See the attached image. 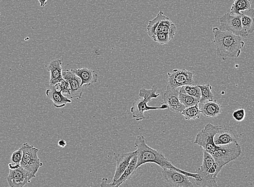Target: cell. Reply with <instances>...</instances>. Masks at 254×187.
Listing matches in <instances>:
<instances>
[{"label": "cell", "mask_w": 254, "mask_h": 187, "mask_svg": "<svg viewBox=\"0 0 254 187\" xmlns=\"http://www.w3.org/2000/svg\"><path fill=\"white\" fill-rule=\"evenodd\" d=\"M201 90V97L199 104L209 100H214V95L212 93V86L209 84L198 85Z\"/></svg>", "instance_id": "26"}, {"label": "cell", "mask_w": 254, "mask_h": 187, "mask_svg": "<svg viewBox=\"0 0 254 187\" xmlns=\"http://www.w3.org/2000/svg\"><path fill=\"white\" fill-rule=\"evenodd\" d=\"M164 16L165 15L164 13L160 11L159 14H157L155 18L149 21V24H148V25L147 27V33L148 36L151 37L152 40H154L155 37L156 29L158 26H159L162 19Z\"/></svg>", "instance_id": "23"}, {"label": "cell", "mask_w": 254, "mask_h": 187, "mask_svg": "<svg viewBox=\"0 0 254 187\" xmlns=\"http://www.w3.org/2000/svg\"><path fill=\"white\" fill-rule=\"evenodd\" d=\"M22 151L21 148H19L18 150L14 151L12 153V155L11 157V162L20 164L22 159Z\"/></svg>", "instance_id": "33"}, {"label": "cell", "mask_w": 254, "mask_h": 187, "mask_svg": "<svg viewBox=\"0 0 254 187\" xmlns=\"http://www.w3.org/2000/svg\"><path fill=\"white\" fill-rule=\"evenodd\" d=\"M168 85L171 88L177 89L183 86L195 84L194 73L185 69H174L171 73H168Z\"/></svg>", "instance_id": "7"}, {"label": "cell", "mask_w": 254, "mask_h": 187, "mask_svg": "<svg viewBox=\"0 0 254 187\" xmlns=\"http://www.w3.org/2000/svg\"><path fill=\"white\" fill-rule=\"evenodd\" d=\"M135 147L137 148L135 151L137 156V169L147 163H154L161 167L162 169L174 170L194 179H196L198 176L197 173H191L174 166L168 160L162 153L148 146L145 138L142 135L137 136L135 141Z\"/></svg>", "instance_id": "1"}, {"label": "cell", "mask_w": 254, "mask_h": 187, "mask_svg": "<svg viewBox=\"0 0 254 187\" xmlns=\"http://www.w3.org/2000/svg\"><path fill=\"white\" fill-rule=\"evenodd\" d=\"M179 92L188 94L200 100L201 99V90L198 85H187L181 86V87L180 88Z\"/></svg>", "instance_id": "27"}, {"label": "cell", "mask_w": 254, "mask_h": 187, "mask_svg": "<svg viewBox=\"0 0 254 187\" xmlns=\"http://www.w3.org/2000/svg\"><path fill=\"white\" fill-rule=\"evenodd\" d=\"M43 166V163L41 161L40 158L33 159L28 163L24 167V169L32 172L34 174H36L40 167Z\"/></svg>", "instance_id": "29"}, {"label": "cell", "mask_w": 254, "mask_h": 187, "mask_svg": "<svg viewBox=\"0 0 254 187\" xmlns=\"http://www.w3.org/2000/svg\"><path fill=\"white\" fill-rule=\"evenodd\" d=\"M176 27L174 25V23H172L169 27V32H168V33H169L170 41L172 39H173V38L174 37L176 33Z\"/></svg>", "instance_id": "34"}, {"label": "cell", "mask_w": 254, "mask_h": 187, "mask_svg": "<svg viewBox=\"0 0 254 187\" xmlns=\"http://www.w3.org/2000/svg\"><path fill=\"white\" fill-rule=\"evenodd\" d=\"M168 107L164 103H162L160 107H152L148 105L145 100L142 97H138L134 100L132 107L131 109L133 118L136 119L137 121H141L145 118L144 113L150 110L165 109Z\"/></svg>", "instance_id": "11"}, {"label": "cell", "mask_w": 254, "mask_h": 187, "mask_svg": "<svg viewBox=\"0 0 254 187\" xmlns=\"http://www.w3.org/2000/svg\"><path fill=\"white\" fill-rule=\"evenodd\" d=\"M48 71L50 73V85L54 86L59 83V80L63 78L62 76V61L59 59L53 60L51 62Z\"/></svg>", "instance_id": "17"}, {"label": "cell", "mask_w": 254, "mask_h": 187, "mask_svg": "<svg viewBox=\"0 0 254 187\" xmlns=\"http://www.w3.org/2000/svg\"><path fill=\"white\" fill-rule=\"evenodd\" d=\"M233 118L236 121L241 122L243 121L246 117L245 109H239L235 111L232 114Z\"/></svg>", "instance_id": "31"}, {"label": "cell", "mask_w": 254, "mask_h": 187, "mask_svg": "<svg viewBox=\"0 0 254 187\" xmlns=\"http://www.w3.org/2000/svg\"><path fill=\"white\" fill-rule=\"evenodd\" d=\"M22 151V159L20 163L21 167H25L29 162L33 159L39 158V149L28 143H23L21 147Z\"/></svg>", "instance_id": "20"}, {"label": "cell", "mask_w": 254, "mask_h": 187, "mask_svg": "<svg viewBox=\"0 0 254 187\" xmlns=\"http://www.w3.org/2000/svg\"><path fill=\"white\" fill-rule=\"evenodd\" d=\"M241 153V147L238 142H234L226 145L217 146L216 150L210 155L220 169H222L229 163L237 159Z\"/></svg>", "instance_id": "4"}, {"label": "cell", "mask_w": 254, "mask_h": 187, "mask_svg": "<svg viewBox=\"0 0 254 187\" xmlns=\"http://www.w3.org/2000/svg\"><path fill=\"white\" fill-rule=\"evenodd\" d=\"M214 143L217 146L230 144L238 142V136L236 129L230 126H221L220 130L214 137Z\"/></svg>", "instance_id": "12"}, {"label": "cell", "mask_w": 254, "mask_h": 187, "mask_svg": "<svg viewBox=\"0 0 254 187\" xmlns=\"http://www.w3.org/2000/svg\"><path fill=\"white\" fill-rule=\"evenodd\" d=\"M157 90L156 85L152 86L150 90L142 88L139 91L138 96L142 97L147 103H149L152 99L156 98L160 95V94H156Z\"/></svg>", "instance_id": "25"}, {"label": "cell", "mask_w": 254, "mask_h": 187, "mask_svg": "<svg viewBox=\"0 0 254 187\" xmlns=\"http://www.w3.org/2000/svg\"><path fill=\"white\" fill-rule=\"evenodd\" d=\"M9 170H14L18 169L19 167H21L20 164H17V163L11 162L10 164H8Z\"/></svg>", "instance_id": "35"}, {"label": "cell", "mask_w": 254, "mask_h": 187, "mask_svg": "<svg viewBox=\"0 0 254 187\" xmlns=\"http://www.w3.org/2000/svg\"><path fill=\"white\" fill-rule=\"evenodd\" d=\"M221 170L213 156L203 151V164L196 171L198 174V177L194 179L196 185L203 187L218 186V175Z\"/></svg>", "instance_id": "3"}, {"label": "cell", "mask_w": 254, "mask_h": 187, "mask_svg": "<svg viewBox=\"0 0 254 187\" xmlns=\"http://www.w3.org/2000/svg\"><path fill=\"white\" fill-rule=\"evenodd\" d=\"M58 145L61 148H65L67 146V142L64 139H61L58 142Z\"/></svg>", "instance_id": "36"}, {"label": "cell", "mask_w": 254, "mask_h": 187, "mask_svg": "<svg viewBox=\"0 0 254 187\" xmlns=\"http://www.w3.org/2000/svg\"><path fill=\"white\" fill-rule=\"evenodd\" d=\"M162 178L170 187H194L189 180V176L174 170L162 169Z\"/></svg>", "instance_id": "8"}, {"label": "cell", "mask_w": 254, "mask_h": 187, "mask_svg": "<svg viewBox=\"0 0 254 187\" xmlns=\"http://www.w3.org/2000/svg\"><path fill=\"white\" fill-rule=\"evenodd\" d=\"M71 71L81 78L82 86H89L98 82V75L93 70L84 68L73 69Z\"/></svg>", "instance_id": "16"}, {"label": "cell", "mask_w": 254, "mask_h": 187, "mask_svg": "<svg viewBox=\"0 0 254 187\" xmlns=\"http://www.w3.org/2000/svg\"><path fill=\"white\" fill-rule=\"evenodd\" d=\"M242 25L244 30L251 34L254 31V9L249 8L241 12Z\"/></svg>", "instance_id": "21"}, {"label": "cell", "mask_w": 254, "mask_h": 187, "mask_svg": "<svg viewBox=\"0 0 254 187\" xmlns=\"http://www.w3.org/2000/svg\"><path fill=\"white\" fill-rule=\"evenodd\" d=\"M46 94L51 100L55 108H62L67 104L71 103V99L64 96L61 91L57 90L55 86H50V88L47 89Z\"/></svg>", "instance_id": "14"}, {"label": "cell", "mask_w": 254, "mask_h": 187, "mask_svg": "<svg viewBox=\"0 0 254 187\" xmlns=\"http://www.w3.org/2000/svg\"><path fill=\"white\" fill-rule=\"evenodd\" d=\"M57 84H59L62 93L67 94H68V95L69 94L70 87L68 81L62 78L59 80V83Z\"/></svg>", "instance_id": "32"}, {"label": "cell", "mask_w": 254, "mask_h": 187, "mask_svg": "<svg viewBox=\"0 0 254 187\" xmlns=\"http://www.w3.org/2000/svg\"><path fill=\"white\" fill-rule=\"evenodd\" d=\"M221 128V126H215L211 123L207 124L197 134L194 143L202 147L204 151L212 154L217 147L214 143V137Z\"/></svg>", "instance_id": "5"}, {"label": "cell", "mask_w": 254, "mask_h": 187, "mask_svg": "<svg viewBox=\"0 0 254 187\" xmlns=\"http://www.w3.org/2000/svg\"><path fill=\"white\" fill-rule=\"evenodd\" d=\"M153 41L159 43L161 45L167 44L170 41L169 33L165 32L158 33Z\"/></svg>", "instance_id": "30"}, {"label": "cell", "mask_w": 254, "mask_h": 187, "mask_svg": "<svg viewBox=\"0 0 254 187\" xmlns=\"http://www.w3.org/2000/svg\"><path fill=\"white\" fill-rule=\"evenodd\" d=\"M219 30L222 31H231L234 34L241 36H248V33L244 30L240 16H232L230 13L224 14L220 18Z\"/></svg>", "instance_id": "6"}, {"label": "cell", "mask_w": 254, "mask_h": 187, "mask_svg": "<svg viewBox=\"0 0 254 187\" xmlns=\"http://www.w3.org/2000/svg\"><path fill=\"white\" fill-rule=\"evenodd\" d=\"M135 152L119 153L114 155L115 160L117 161V169L111 183L119 178L130 163Z\"/></svg>", "instance_id": "13"}, {"label": "cell", "mask_w": 254, "mask_h": 187, "mask_svg": "<svg viewBox=\"0 0 254 187\" xmlns=\"http://www.w3.org/2000/svg\"><path fill=\"white\" fill-rule=\"evenodd\" d=\"M36 175L22 167H19L17 170H9V174L7 179H15L23 181L30 183L32 179L35 177Z\"/></svg>", "instance_id": "19"}, {"label": "cell", "mask_w": 254, "mask_h": 187, "mask_svg": "<svg viewBox=\"0 0 254 187\" xmlns=\"http://www.w3.org/2000/svg\"><path fill=\"white\" fill-rule=\"evenodd\" d=\"M162 99L168 109L174 113H181L186 108L179 99V90L171 88L169 85L166 90L162 93Z\"/></svg>", "instance_id": "9"}, {"label": "cell", "mask_w": 254, "mask_h": 187, "mask_svg": "<svg viewBox=\"0 0 254 187\" xmlns=\"http://www.w3.org/2000/svg\"><path fill=\"white\" fill-rule=\"evenodd\" d=\"M201 112L207 118H215L222 112V107L215 99L199 104Z\"/></svg>", "instance_id": "15"}, {"label": "cell", "mask_w": 254, "mask_h": 187, "mask_svg": "<svg viewBox=\"0 0 254 187\" xmlns=\"http://www.w3.org/2000/svg\"><path fill=\"white\" fill-rule=\"evenodd\" d=\"M230 14L232 16H240L241 12L251 8V0H233Z\"/></svg>", "instance_id": "22"}, {"label": "cell", "mask_w": 254, "mask_h": 187, "mask_svg": "<svg viewBox=\"0 0 254 187\" xmlns=\"http://www.w3.org/2000/svg\"><path fill=\"white\" fill-rule=\"evenodd\" d=\"M179 99L180 102L186 108L194 106L196 104H199L200 99L191 96L188 94L181 93L179 92Z\"/></svg>", "instance_id": "28"}, {"label": "cell", "mask_w": 254, "mask_h": 187, "mask_svg": "<svg viewBox=\"0 0 254 187\" xmlns=\"http://www.w3.org/2000/svg\"><path fill=\"white\" fill-rule=\"evenodd\" d=\"M63 78L68 81L70 87V92L68 95L71 98L80 99L83 96L84 86L81 85V78L73 72L66 70L62 72Z\"/></svg>", "instance_id": "10"}, {"label": "cell", "mask_w": 254, "mask_h": 187, "mask_svg": "<svg viewBox=\"0 0 254 187\" xmlns=\"http://www.w3.org/2000/svg\"><path fill=\"white\" fill-rule=\"evenodd\" d=\"M214 44L217 56L223 59L237 58L245 45L241 36L234 34L231 31H222L218 27L213 28Z\"/></svg>", "instance_id": "2"}, {"label": "cell", "mask_w": 254, "mask_h": 187, "mask_svg": "<svg viewBox=\"0 0 254 187\" xmlns=\"http://www.w3.org/2000/svg\"><path fill=\"white\" fill-rule=\"evenodd\" d=\"M137 162V156L135 152V155L132 157L130 163H129L128 166L123 172L122 175L116 181L110 184L109 187H119L124 183V182L130 180L137 170L136 169Z\"/></svg>", "instance_id": "18"}, {"label": "cell", "mask_w": 254, "mask_h": 187, "mask_svg": "<svg viewBox=\"0 0 254 187\" xmlns=\"http://www.w3.org/2000/svg\"><path fill=\"white\" fill-rule=\"evenodd\" d=\"M101 187H109L110 184H108V179L103 178L102 180V184H101Z\"/></svg>", "instance_id": "37"}, {"label": "cell", "mask_w": 254, "mask_h": 187, "mask_svg": "<svg viewBox=\"0 0 254 187\" xmlns=\"http://www.w3.org/2000/svg\"><path fill=\"white\" fill-rule=\"evenodd\" d=\"M181 113L183 115L186 121H190V120L199 119L202 112L199 104H196L193 107L186 108Z\"/></svg>", "instance_id": "24"}, {"label": "cell", "mask_w": 254, "mask_h": 187, "mask_svg": "<svg viewBox=\"0 0 254 187\" xmlns=\"http://www.w3.org/2000/svg\"><path fill=\"white\" fill-rule=\"evenodd\" d=\"M38 1H39L40 4V6L41 7H45L46 5L48 0H38Z\"/></svg>", "instance_id": "38"}]
</instances>
